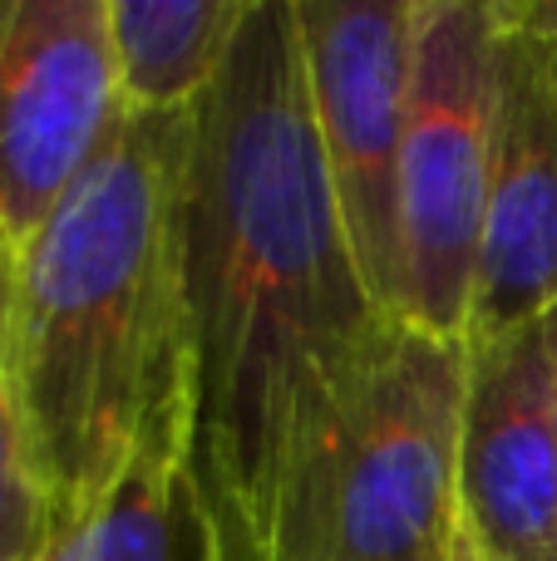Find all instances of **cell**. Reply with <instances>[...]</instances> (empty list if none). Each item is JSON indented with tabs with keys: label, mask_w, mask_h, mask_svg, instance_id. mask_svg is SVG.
<instances>
[{
	"label": "cell",
	"mask_w": 557,
	"mask_h": 561,
	"mask_svg": "<svg viewBox=\"0 0 557 561\" xmlns=\"http://www.w3.org/2000/svg\"><path fill=\"white\" fill-rule=\"evenodd\" d=\"M385 320L326 178L296 5L252 0L183 178L187 454L223 561L257 557L286 468Z\"/></svg>",
	"instance_id": "obj_1"
},
{
	"label": "cell",
	"mask_w": 557,
	"mask_h": 561,
	"mask_svg": "<svg viewBox=\"0 0 557 561\" xmlns=\"http://www.w3.org/2000/svg\"><path fill=\"white\" fill-rule=\"evenodd\" d=\"M193 114H118L75 187L20 242L5 385L55 527L94 503L158 428L187 419Z\"/></svg>",
	"instance_id": "obj_2"
},
{
	"label": "cell",
	"mask_w": 557,
	"mask_h": 561,
	"mask_svg": "<svg viewBox=\"0 0 557 561\" xmlns=\"http://www.w3.org/2000/svg\"><path fill=\"white\" fill-rule=\"evenodd\" d=\"M464 340L390 316L282 478L247 561H454Z\"/></svg>",
	"instance_id": "obj_3"
},
{
	"label": "cell",
	"mask_w": 557,
	"mask_h": 561,
	"mask_svg": "<svg viewBox=\"0 0 557 561\" xmlns=\"http://www.w3.org/2000/svg\"><path fill=\"white\" fill-rule=\"evenodd\" d=\"M493 75L499 0H414L395 316L444 340H469L489 207Z\"/></svg>",
	"instance_id": "obj_4"
},
{
	"label": "cell",
	"mask_w": 557,
	"mask_h": 561,
	"mask_svg": "<svg viewBox=\"0 0 557 561\" xmlns=\"http://www.w3.org/2000/svg\"><path fill=\"white\" fill-rule=\"evenodd\" d=\"M292 5L326 178L351 232L355 262L380 306L395 316L414 0H292Z\"/></svg>",
	"instance_id": "obj_5"
},
{
	"label": "cell",
	"mask_w": 557,
	"mask_h": 561,
	"mask_svg": "<svg viewBox=\"0 0 557 561\" xmlns=\"http://www.w3.org/2000/svg\"><path fill=\"white\" fill-rule=\"evenodd\" d=\"M118 114L109 0H0V222L15 242L39 232Z\"/></svg>",
	"instance_id": "obj_6"
},
{
	"label": "cell",
	"mask_w": 557,
	"mask_h": 561,
	"mask_svg": "<svg viewBox=\"0 0 557 561\" xmlns=\"http://www.w3.org/2000/svg\"><path fill=\"white\" fill-rule=\"evenodd\" d=\"M557 300V65L523 0H499L493 153L469 340L528 325Z\"/></svg>",
	"instance_id": "obj_7"
},
{
	"label": "cell",
	"mask_w": 557,
	"mask_h": 561,
	"mask_svg": "<svg viewBox=\"0 0 557 561\" xmlns=\"http://www.w3.org/2000/svg\"><path fill=\"white\" fill-rule=\"evenodd\" d=\"M459 527L489 561H557V428L543 325L464 340Z\"/></svg>",
	"instance_id": "obj_8"
},
{
	"label": "cell",
	"mask_w": 557,
	"mask_h": 561,
	"mask_svg": "<svg viewBox=\"0 0 557 561\" xmlns=\"http://www.w3.org/2000/svg\"><path fill=\"white\" fill-rule=\"evenodd\" d=\"M39 561H223V533L187 454V419L158 428L94 503L65 517Z\"/></svg>",
	"instance_id": "obj_9"
},
{
	"label": "cell",
	"mask_w": 557,
	"mask_h": 561,
	"mask_svg": "<svg viewBox=\"0 0 557 561\" xmlns=\"http://www.w3.org/2000/svg\"><path fill=\"white\" fill-rule=\"evenodd\" d=\"M252 0H109L124 114H183L217 84Z\"/></svg>",
	"instance_id": "obj_10"
},
{
	"label": "cell",
	"mask_w": 557,
	"mask_h": 561,
	"mask_svg": "<svg viewBox=\"0 0 557 561\" xmlns=\"http://www.w3.org/2000/svg\"><path fill=\"white\" fill-rule=\"evenodd\" d=\"M55 537V503L30 454L10 385L0 379V561H39Z\"/></svg>",
	"instance_id": "obj_11"
},
{
	"label": "cell",
	"mask_w": 557,
	"mask_h": 561,
	"mask_svg": "<svg viewBox=\"0 0 557 561\" xmlns=\"http://www.w3.org/2000/svg\"><path fill=\"white\" fill-rule=\"evenodd\" d=\"M15 280H20V242L0 222V379H5L10 330H15Z\"/></svg>",
	"instance_id": "obj_12"
},
{
	"label": "cell",
	"mask_w": 557,
	"mask_h": 561,
	"mask_svg": "<svg viewBox=\"0 0 557 561\" xmlns=\"http://www.w3.org/2000/svg\"><path fill=\"white\" fill-rule=\"evenodd\" d=\"M543 325V350H548V379H553V428H557V300L538 316Z\"/></svg>",
	"instance_id": "obj_13"
},
{
	"label": "cell",
	"mask_w": 557,
	"mask_h": 561,
	"mask_svg": "<svg viewBox=\"0 0 557 561\" xmlns=\"http://www.w3.org/2000/svg\"><path fill=\"white\" fill-rule=\"evenodd\" d=\"M523 5H528V20L538 25V35L548 39L553 65H557V0H523Z\"/></svg>",
	"instance_id": "obj_14"
},
{
	"label": "cell",
	"mask_w": 557,
	"mask_h": 561,
	"mask_svg": "<svg viewBox=\"0 0 557 561\" xmlns=\"http://www.w3.org/2000/svg\"><path fill=\"white\" fill-rule=\"evenodd\" d=\"M454 561H489L479 547L469 542V537H464V527H459V542H454Z\"/></svg>",
	"instance_id": "obj_15"
}]
</instances>
